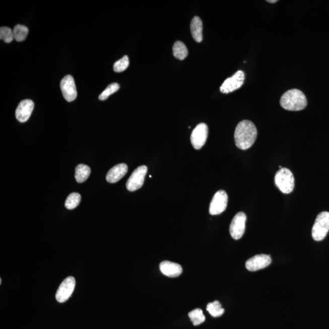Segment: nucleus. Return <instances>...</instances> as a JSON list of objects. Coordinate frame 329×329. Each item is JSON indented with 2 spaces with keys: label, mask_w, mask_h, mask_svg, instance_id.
Listing matches in <instances>:
<instances>
[{
  "label": "nucleus",
  "mask_w": 329,
  "mask_h": 329,
  "mask_svg": "<svg viewBox=\"0 0 329 329\" xmlns=\"http://www.w3.org/2000/svg\"><path fill=\"white\" fill-rule=\"evenodd\" d=\"M258 137V130L252 122L243 120L236 126L234 133L235 145L240 149L246 150L255 143Z\"/></svg>",
  "instance_id": "1"
},
{
  "label": "nucleus",
  "mask_w": 329,
  "mask_h": 329,
  "mask_svg": "<svg viewBox=\"0 0 329 329\" xmlns=\"http://www.w3.org/2000/svg\"><path fill=\"white\" fill-rule=\"evenodd\" d=\"M280 104L283 108L290 111H299L307 106L305 95L298 89H291L282 95Z\"/></svg>",
  "instance_id": "2"
},
{
  "label": "nucleus",
  "mask_w": 329,
  "mask_h": 329,
  "mask_svg": "<svg viewBox=\"0 0 329 329\" xmlns=\"http://www.w3.org/2000/svg\"><path fill=\"white\" fill-rule=\"evenodd\" d=\"M275 184L281 192L288 194L293 192L294 187V178L289 169L282 168L276 173Z\"/></svg>",
  "instance_id": "3"
},
{
  "label": "nucleus",
  "mask_w": 329,
  "mask_h": 329,
  "mask_svg": "<svg viewBox=\"0 0 329 329\" xmlns=\"http://www.w3.org/2000/svg\"><path fill=\"white\" fill-rule=\"evenodd\" d=\"M329 230V212L320 213L314 221L312 228V237L314 240H322L327 235Z\"/></svg>",
  "instance_id": "4"
},
{
  "label": "nucleus",
  "mask_w": 329,
  "mask_h": 329,
  "mask_svg": "<svg viewBox=\"0 0 329 329\" xmlns=\"http://www.w3.org/2000/svg\"><path fill=\"white\" fill-rule=\"evenodd\" d=\"M148 169L145 166L135 169L126 183V188L130 192H134L143 186Z\"/></svg>",
  "instance_id": "5"
},
{
  "label": "nucleus",
  "mask_w": 329,
  "mask_h": 329,
  "mask_svg": "<svg viewBox=\"0 0 329 329\" xmlns=\"http://www.w3.org/2000/svg\"><path fill=\"white\" fill-rule=\"evenodd\" d=\"M244 78V73L243 71H236L232 77L224 80L223 85L220 87L221 92L227 94L237 90L243 86Z\"/></svg>",
  "instance_id": "6"
},
{
  "label": "nucleus",
  "mask_w": 329,
  "mask_h": 329,
  "mask_svg": "<svg viewBox=\"0 0 329 329\" xmlns=\"http://www.w3.org/2000/svg\"><path fill=\"white\" fill-rule=\"evenodd\" d=\"M228 202V196L224 190H219L212 198L209 207L210 215H216L221 214L226 209Z\"/></svg>",
  "instance_id": "7"
},
{
  "label": "nucleus",
  "mask_w": 329,
  "mask_h": 329,
  "mask_svg": "<svg viewBox=\"0 0 329 329\" xmlns=\"http://www.w3.org/2000/svg\"><path fill=\"white\" fill-rule=\"evenodd\" d=\"M209 128L206 124L200 123L193 129L190 137L192 145L195 149H200L206 143Z\"/></svg>",
  "instance_id": "8"
},
{
  "label": "nucleus",
  "mask_w": 329,
  "mask_h": 329,
  "mask_svg": "<svg viewBox=\"0 0 329 329\" xmlns=\"http://www.w3.org/2000/svg\"><path fill=\"white\" fill-rule=\"evenodd\" d=\"M246 221V215L242 212L236 213L233 217L229 227L230 235L233 239H240L243 235Z\"/></svg>",
  "instance_id": "9"
},
{
  "label": "nucleus",
  "mask_w": 329,
  "mask_h": 329,
  "mask_svg": "<svg viewBox=\"0 0 329 329\" xmlns=\"http://www.w3.org/2000/svg\"><path fill=\"white\" fill-rule=\"evenodd\" d=\"M76 281L73 277H68L63 281L57 290L56 294V299L57 302L63 303L70 298L73 293Z\"/></svg>",
  "instance_id": "10"
},
{
  "label": "nucleus",
  "mask_w": 329,
  "mask_h": 329,
  "mask_svg": "<svg viewBox=\"0 0 329 329\" xmlns=\"http://www.w3.org/2000/svg\"><path fill=\"white\" fill-rule=\"evenodd\" d=\"M60 89L65 100L68 102H73L77 98V90L73 77L67 75L60 81Z\"/></svg>",
  "instance_id": "11"
},
{
  "label": "nucleus",
  "mask_w": 329,
  "mask_h": 329,
  "mask_svg": "<svg viewBox=\"0 0 329 329\" xmlns=\"http://www.w3.org/2000/svg\"><path fill=\"white\" fill-rule=\"evenodd\" d=\"M271 257L267 255H259L253 257L246 262V268L250 271H256L269 266L271 264Z\"/></svg>",
  "instance_id": "12"
},
{
  "label": "nucleus",
  "mask_w": 329,
  "mask_h": 329,
  "mask_svg": "<svg viewBox=\"0 0 329 329\" xmlns=\"http://www.w3.org/2000/svg\"><path fill=\"white\" fill-rule=\"evenodd\" d=\"M34 108V103L31 100H25L20 102L16 109V116L20 122H27Z\"/></svg>",
  "instance_id": "13"
},
{
  "label": "nucleus",
  "mask_w": 329,
  "mask_h": 329,
  "mask_svg": "<svg viewBox=\"0 0 329 329\" xmlns=\"http://www.w3.org/2000/svg\"><path fill=\"white\" fill-rule=\"evenodd\" d=\"M128 167L125 163H120L112 167L106 175V180L109 183H116L125 177Z\"/></svg>",
  "instance_id": "14"
},
{
  "label": "nucleus",
  "mask_w": 329,
  "mask_h": 329,
  "mask_svg": "<svg viewBox=\"0 0 329 329\" xmlns=\"http://www.w3.org/2000/svg\"><path fill=\"white\" fill-rule=\"evenodd\" d=\"M160 270L164 276L170 278H177L183 273V268L180 264L170 261L161 262Z\"/></svg>",
  "instance_id": "15"
},
{
  "label": "nucleus",
  "mask_w": 329,
  "mask_h": 329,
  "mask_svg": "<svg viewBox=\"0 0 329 329\" xmlns=\"http://www.w3.org/2000/svg\"><path fill=\"white\" fill-rule=\"evenodd\" d=\"M203 22L200 17L198 16L193 17L191 24H190V31H191L193 38L196 42L200 43L203 40Z\"/></svg>",
  "instance_id": "16"
},
{
  "label": "nucleus",
  "mask_w": 329,
  "mask_h": 329,
  "mask_svg": "<svg viewBox=\"0 0 329 329\" xmlns=\"http://www.w3.org/2000/svg\"><path fill=\"white\" fill-rule=\"evenodd\" d=\"M91 173L90 167L85 164H79L75 169V179L77 183H83L88 180Z\"/></svg>",
  "instance_id": "17"
},
{
  "label": "nucleus",
  "mask_w": 329,
  "mask_h": 329,
  "mask_svg": "<svg viewBox=\"0 0 329 329\" xmlns=\"http://www.w3.org/2000/svg\"><path fill=\"white\" fill-rule=\"evenodd\" d=\"M173 53L176 58L182 60L188 56L189 51L183 42L177 41L173 45Z\"/></svg>",
  "instance_id": "18"
},
{
  "label": "nucleus",
  "mask_w": 329,
  "mask_h": 329,
  "mask_svg": "<svg viewBox=\"0 0 329 329\" xmlns=\"http://www.w3.org/2000/svg\"><path fill=\"white\" fill-rule=\"evenodd\" d=\"M29 33L28 28L24 25H17L13 30L14 39L17 42H22L27 38Z\"/></svg>",
  "instance_id": "19"
},
{
  "label": "nucleus",
  "mask_w": 329,
  "mask_h": 329,
  "mask_svg": "<svg viewBox=\"0 0 329 329\" xmlns=\"http://www.w3.org/2000/svg\"><path fill=\"white\" fill-rule=\"evenodd\" d=\"M206 310L213 317H219L224 313V309L218 301L209 303L207 305Z\"/></svg>",
  "instance_id": "20"
},
{
  "label": "nucleus",
  "mask_w": 329,
  "mask_h": 329,
  "mask_svg": "<svg viewBox=\"0 0 329 329\" xmlns=\"http://www.w3.org/2000/svg\"><path fill=\"white\" fill-rule=\"evenodd\" d=\"M81 196L78 193H72L69 195L67 200L65 201V206L68 210H72L78 206Z\"/></svg>",
  "instance_id": "21"
},
{
  "label": "nucleus",
  "mask_w": 329,
  "mask_h": 329,
  "mask_svg": "<svg viewBox=\"0 0 329 329\" xmlns=\"http://www.w3.org/2000/svg\"><path fill=\"white\" fill-rule=\"evenodd\" d=\"M189 316L194 325H200L206 319L203 311L200 308H196V309L190 311L189 313Z\"/></svg>",
  "instance_id": "22"
},
{
  "label": "nucleus",
  "mask_w": 329,
  "mask_h": 329,
  "mask_svg": "<svg viewBox=\"0 0 329 329\" xmlns=\"http://www.w3.org/2000/svg\"><path fill=\"white\" fill-rule=\"evenodd\" d=\"M120 89V85L118 83H114L109 85L102 94L100 95L99 99L102 101H105L111 96V95L115 93Z\"/></svg>",
  "instance_id": "23"
},
{
  "label": "nucleus",
  "mask_w": 329,
  "mask_h": 329,
  "mask_svg": "<svg viewBox=\"0 0 329 329\" xmlns=\"http://www.w3.org/2000/svg\"><path fill=\"white\" fill-rule=\"evenodd\" d=\"M129 60L128 56H124L122 59L117 60L114 65V70L117 73L125 71L129 67Z\"/></svg>",
  "instance_id": "24"
},
{
  "label": "nucleus",
  "mask_w": 329,
  "mask_h": 329,
  "mask_svg": "<svg viewBox=\"0 0 329 329\" xmlns=\"http://www.w3.org/2000/svg\"><path fill=\"white\" fill-rule=\"evenodd\" d=\"M0 39L4 40L6 43H11L14 39L13 31L9 27L0 28Z\"/></svg>",
  "instance_id": "25"
},
{
  "label": "nucleus",
  "mask_w": 329,
  "mask_h": 329,
  "mask_svg": "<svg viewBox=\"0 0 329 329\" xmlns=\"http://www.w3.org/2000/svg\"><path fill=\"white\" fill-rule=\"evenodd\" d=\"M268 3H270V4H275V3L278 2V1H277V0H268L267 1Z\"/></svg>",
  "instance_id": "26"
}]
</instances>
